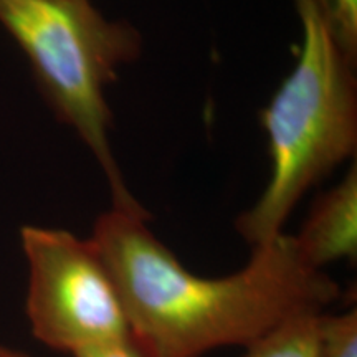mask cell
Listing matches in <instances>:
<instances>
[{"label":"cell","instance_id":"3","mask_svg":"<svg viewBox=\"0 0 357 357\" xmlns=\"http://www.w3.org/2000/svg\"><path fill=\"white\" fill-rule=\"evenodd\" d=\"M0 25L24 52L56 118L96 159L113 205L136 204L111 146L106 86L139 56L141 33L102 15L91 0H0Z\"/></svg>","mask_w":357,"mask_h":357},{"label":"cell","instance_id":"7","mask_svg":"<svg viewBox=\"0 0 357 357\" xmlns=\"http://www.w3.org/2000/svg\"><path fill=\"white\" fill-rule=\"evenodd\" d=\"M314 8L347 55L357 60V0H294Z\"/></svg>","mask_w":357,"mask_h":357},{"label":"cell","instance_id":"2","mask_svg":"<svg viewBox=\"0 0 357 357\" xmlns=\"http://www.w3.org/2000/svg\"><path fill=\"white\" fill-rule=\"evenodd\" d=\"M301 45L296 63L261 109L270 177L235 227L252 248L284 234L311 187L357 153V60L342 50L314 8L296 3Z\"/></svg>","mask_w":357,"mask_h":357},{"label":"cell","instance_id":"10","mask_svg":"<svg viewBox=\"0 0 357 357\" xmlns=\"http://www.w3.org/2000/svg\"><path fill=\"white\" fill-rule=\"evenodd\" d=\"M0 357H30V356H26V354H24V352L10 349V347L0 344Z\"/></svg>","mask_w":357,"mask_h":357},{"label":"cell","instance_id":"4","mask_svg":"<svg viewBox=\"0 0 357 357\" xmlns=\"http://www.w3.org/2000/svg\"><path fill=\"white\" fill-rule=\"evenodd\" d=\"M20 240L29 265L26 318L42 344L75 356L131 341L121 294L91 238L25 225Z\"/></svg>","mask_w":357,"mask_h":357},{"label":"cell","instance_id":"9","mask_svg":"<svg viewBox=\"0 0 357 357\" xmlns=\"http://www.w3.org/2000/svg\"><path fill=\"white\" fill-rule=\"evenodd\" d=\"M73 357H141L137 351L134 349L131 341L119 342V344L102 346V347H93V349H86L78 352Z\"/></svg>","mask_w":357,"mask_h":357},{"label":"cell","instance_id":"6","mask_svg":"<svg viewBox=\"0 0 357 357\" xmlns=\"http://www.w3.org/2000/svg\"><path fill=\"white\" fill-rule=\"evenodd\" d=\"M323 312H307L284 321L247 347L245 357H318L319 319Z\"/></svg>","mask_w":357,"mask_h":357},{"label":"cell","instance_id":"5","mask_svg":"<svg viewBox=\"0 0 357 357\" xmlns=\"http://www.w3.org/2000/svg\"><path fill=\"white\" fill-rule=\"evenodd\" d=\"M298 253L307 265L323 270L339 260L357 258V164L339 184L318 195L303 223L293 235Z\"/></svg>","mask_w":357,"mask_h":357},{"label":"cell","instance_id":"8","mask_svg":"<svg viewBox=\"0 0 357 357\" xmlns=\"http://www.w3.org/2000/svg\"><path fill=\"white\" fill-rule=\"evenodd\" d=\"M318 357H357L356 307L342 314H321Z\"/></svg>","mask_w":357,"mask_h":357},{"label":"cell","instance_id":"1","mask_svg":"<svg viewBox=\"0 0 357 357\" xmlns=\"http://www.w3.org/2000/svg\"><path fill=\"white\" fill-rule=\"evenodd\" d=\"M147 222L139 202L111 205L89 236L121 294L129 339L141 357L250 347L284 321L323 312L341 296L331 276L303 260L293 235L253 248L236 273L205 278L187 270Z\"/></svg>","mask_w":357,"mask_h":357}]
</instances>
